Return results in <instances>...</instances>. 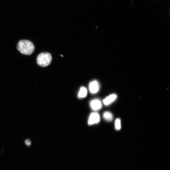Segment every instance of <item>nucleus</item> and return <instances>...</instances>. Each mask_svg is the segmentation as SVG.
<instances>
[{
	"label": "nucleus",
	"instance_id": "nucleus-6",
	"mask_svg": "<svg viewBox=\"0 0 170 170\" xmlns=\"http://www.w3.org/2000/svg\"><path fill=\"white\" fill-rule=\"evenodd\" d=\"M117 95L115 94L109 95L103 100V103L105 105H108L113 102L116 99Z\"/></svg>",
	"mask_w": 170,
	"mask_h": 170
},
{
	"label": "nucleus",
	"instance_id": "nucleus-4",
	"mask_svg": "<svg viewBox=\"0 0 170 170\" xmlns=\"http://www.w3.org/2000/svg\"><path fill=\"white\" fill-rule=\"evenodd\" d=\"M90 106L92 110L97 111L101 109L102 105L101 101L99 99H95L90 102Z\"/></svg>",
	"mask_w": 170,
	"mask_h": 170
},
{
	"label": "nucleus",
	"instance_id": "nucleus-2",
	"mask_svg": "<svg viewBox=\"0 0 170 170\" xmlns=\"http://www.w3.org/2000/svg\"><path fill=\"white\" fill-rule=\"evenodd\" d=\"M51 54L47 52H43L39 54L37 58V64L42 67H46L49 65L52 61Z\"/></svg>",
	"mask_w": 170,
	"mask_h": 170
},
{
	"label": "nucleus",
	"instance_id": "nucleus-8",
	"mask_svg": "<svg viewBox=\"0 0 170 170\" xmlns=\"http://www.w3.org/2000/svg\"><path fill=\"white\" fill-rule=\"evenodd\" d=\"M103 117L104 119L106 121L110 122L113 120V116L111 112L106 111L103 113Z\"/></svg>",
	"mask_w": 170,
	"mask_h": 170
},
{
	"label": "nucleus",
	"instance_id": "nucleus-7",
	"mask_svg": "<svg viewBox=\"0 0 170 170\" xmlns=\"http://www.w3.org/2000/svg\"><path fill=\"white\" fill-rule=\"evenodd\" d=\"M87 94V90L84 87H81L78 94V97L79 98H83L85 97Z\"/></svg>",
	"mask_w": 170,
	"mask_h": 170
},
{
	"label": "nucleus",
	"instance_id": "nucleus-10",
	"mask_svg": "<svg viewBox=\"0 0 170 170\" xmlns=\"http://www.w3.org/2000/svg\"><path fill=\"white\" fill-rule=\"evenodd\" d=\"M25 144L28 146L30 145L31 144V140L29 139H26L25 141Z\"/></svg>",
	"mask_w": 170,
	"mask_h": 170
},
{
	"label": "nucleus",
	"instance_id": "nucleus-9",
	"mask_svg": "<svg viewBox=\"0 0 170 170\" xmlns=\"http://www.w3.org/2000/svg\"><path fill=\"white\" fill-rule=\"evenodd\" d=\"M115 128L116 130H119L121 129V121L119 118H116L115 122Z\"/></svg>",
	"mask_w": 170,
	"mask_h": 170
},
{
	"label": "nucleus",
	"instance_id": "nucleus-3",
	"mask_svg": "<svg viewBox=\"0 0 170 170\" xmlns=\"http://www.w3.org/2000/svg\"><path fill=\"white\" fill-rule=\"evenodd\" d=\"M100 121L99 114L97 112L92 113L90 115L88 120V124L89 125H93L98 123Z\"/></svg>",
	"mask_w": 170,
	"mask_h": 170
},
{
	"label": "nucleus",
	"instance_id": "nucleus-5",
	"mask_svg": "<svg viewBox=\"0 0 170 170\" xmlns=\"http://www.w3.org/2000/svg\"><path fill=\"white\" fill-rule=\"evenodd\" d=\"M89 89L91 93H97L99 89V85L98 82L94 80L90 82L89 85Z\"/></svg>",
	"mask_w": 170,
	"mask_h": 170
},
{
	"label": "nucleus",
	"instance_id": "nucleus-1",
	"mask_svg": "<svg viewBox=\"0 0 170 170\" xmlns=\"http://www.w3.org/2000/svg\"><path fill=\"white\" fill-rule=\"evenodd\" d=\"M17 48L20 53L26 55H31L35 49L33 43L31 41L26 40L19 41L17 44Z\"/></svg>",
	"mask_w": 170,
	"mask_h": 170
}]
</instances>
